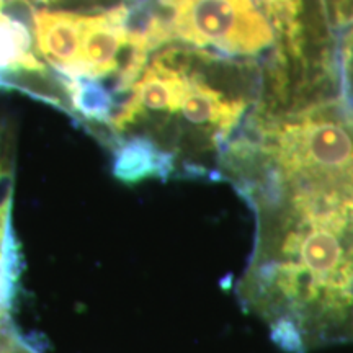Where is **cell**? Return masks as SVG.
Here are the masks:
<instances>
[{"instance_id":"1","label":"cell","mask_w":353,"mask_h":353,"mask_svg":"<svg viewBox=\"0 0 353 353\" xmlns=\"http://www.w3.org/2000/svg\"><path fill=\"white\" fill-rule=\"evenodd\" d=\"M268 100L262 70L170 43L151 52L97 138L121 182L218 180L229 145Z\"/></svg>"},{"instance_id":"2","label":"cell","mask_w":353,"mask_h":353,"mask_svg":"<svg viewBox=\"0 0 353 353\" xmlns=\"http://www.w3.org/2000/svg\"><path fill=\"white\" fill-rule=\"evenodd\" d=\"M151 52L185 44L262 70L276 110L307 100L278 34L255 0H138Z\"/></svg>"},{"instance_id":"3","label":"cell","mask_w":353,"mask_h":353,"mask_svg":"<svg viewBox=\"0 0 353 353\" xmlns=\"http://www.w3.org/2000/svg\"><path fill=\"white\" fill-rule=\"evenodd\" d=\"M280 39L304 94L321 97L335 77L332 26L325 0H255Z\"/></svg>"},{"instance_id":"4","label":"cell","mask_w":353,"mask_h":353,"mask_svg":"<svg viewBox=\"0 0 353 353\" xmlns=\"http://www.w3.org/2000/svg\"><path fill=\"white\" fill-rule=\"evenodd\" d=\"M25 7L0 8V88H20L68 113L65 88L38 56Z\"/></svg>"},{"instance_id":"5","label":"cell","mask_w":353,"mask_h":353,"mask_svg":"<svg viewBox=\"0 0 353 353\" xmlns=\"http://www.w3.org/2000/svg\"><path fill=\"white\" fill-rule=\"evenodd\" d=\"M15 141L7 123H0V353H8L21 337L13 322L21 273L20 247L12 223Z\"/></svg>"},{"instance_id":"6","label":"cell","mask_w":353,"mask_h":353,"mask_svg":"<svg viewBox=\"0 0 353 353\" xmlns=\"http://www.w3.org/2000/svg\"><path fill=\"white\" fill-rule=\"evenodd\" d=\"M28 7L43 8H65V10H95L107 8L130 0H25Z\"/></svg>"},{"instance_id":"7","label":"cell","mask_w":353,"mask_h":353,"mask_svg":"<svg viewBox=\"0 0 353 353\" xmlns=\"http://www.w3.org/2000/svg\"><path fill=\"white\" fill-rule=\"evenodd\" d=\"M8 353H43V352H39L38 348H34L33 345H30V343L26 342L23 337H20L19 341H17L15 345L12 347V350L8 352Z\"/></svg>"},{"instance_id":"8","label":"cell","mask_w":353,"mask_h":353,"mask_svg":"<svg viewBox=\"0 0 353 353\" xmlns=\"http://www.w3.org/2000/svg\"><path fill=\"white\" fill-rule=\"evenodd\" d=\"M19 6H26L25 0H0V8L6 7H19ZM28 7V6H26Z\"/></svg>"},{"instance_id":"9","label":"cell","mask_w":353,"mask_h":353,"mask_svg":"<svg viewBox=\"0 0 353 353\" xmlns=\"http://www.w3.org/2000/svg\"><path fill=\"white\" fill-rule=\"evenodd\" d=\"M347 341H353V317L350 322V327H348V332H347Z\"/></svg>"}]
</instances>
